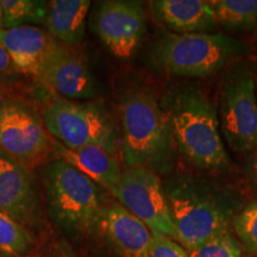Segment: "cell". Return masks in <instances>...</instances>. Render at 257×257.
Wrapping results in <instances>:
<instances>
[{"mask_svg":"<svg viewBox=\"0 0 257 257\" xmlns=\"http://www.w3.org/2000/svg\"><path fill=\"white\" fill-rule=\"evenodd\" d=\"M160 105L169 124L176 152L187 162L212 173L231 168L232 162L221 140L216 107L199 86H173Z\"/></svg>","mask_w":257,"mask_h":257,"instance_id":"6da1fadb","label":"cell"},{"mask_svg":"<svg viewBox=\"0 0 257 257\" xmlns=\"http://www.w3.org/2000/svg\"><path fill=\"white\" fill-rule=\"evenodd\" d=\"M163 187L175 240L187 251L231 231L234 217L243 207L233 193L192 175H175Z\"/></svg>","mask_w":257,"mask_h":257,"instance_id":"7a4b0ae2","label":"cell"},{"mask_svg":"<svg viewBox=\"0 0 257 257\" xmlns=\"http://www.w3.org/2000/svg\"><path fill=\"white\" fill-rule=\"evenodd\" d=\"M121 155L127 168L172 172L176 147L166 114L150 89L134 88L120 99Z\"/></svg>","mask_w":257,"mask_h":257,"instance_id":"3957f363","label":"cell"},{"mask_svg":"<svg viewBox=\"0 0 257 257\" xmlns=\"http://www.w3.org/2000/svg\"><path fill=\"white\" fill-rule=\"evenodd\" d=\"M42 182L54 223L73 238L92 233L106 202L100 187L61 159L44 167Z\"/></svg>","mask_w":257,"mask_h":257,"instance_id":"277c9868","label":"cell"},{"mask_svg":"<svg viewBox=\"0 0 257 257\" xmlns=\"http://www.w3.org/2000/svg\"><path fill=\"white\" fill-rule=\"evenodd\" d=\"M245 47L223 34L167 32L155 42L152 60L157 68L179 78H206L244 55Z\"/></svg>","mask_w":257,"mask_h":257,"instance_id":"5b68a950","label":"cell"},{"mask_svg":"<svg viewBox=\"0 0 257 257\" xmlns=\"http://www.w3.org/2000/svg\"><path fill=\"white\" fill-rule=\"evenodd\" d=\"M48 134L68 149L99 146L117 155L119 136L106 112L95 102L60 99L43 110Z\"/></svg>","mask_w":257,"mask_h":257,"instance_id":"8992f818","label":"cell"},{"mask_svg":"<svg viewBox=\"0 0 257 257\" xmlns=\"http://www.w3.org/2000/svg\"><path fill=\"white\" fill-rule=\"evenodd\" d=\"M218 119L233 152L257 149V93L255 75L249 64L234 63L225 73Z\"/></svg>","mask_w":257,"mask_h":257,"instance_id":"52a82bcc","label":"cell"},{"mask_svg":"<svg viewBox=\"0 0 257 257\" xmlns=\"http://www.w3.org/2000/svg\"><path fill=\"white\" fill-rule=\"evenodd\" d=\"M110 193L153 234L175 240L174 224L159 174L146 168H126Z\"/></svg>","mask_w":257,"mask_h":257,"instance_id":"ba28073f","label":"cell"},{"mask_svg":"<svg viewBox=\"0 0 257 257\" xmlns=\"http://www.w3.org/2000/svg\"><path fill=\"white\" fill-rule=\"evenodd\" d=\"M43 120L23 102L0 98V150L29 168L46 160L51 149Z\"/></svg>","mask_w":257,"mask_h":257,"instance_id":"9c48e42d","label":"cell"},{"mask_svg":"<svg viewBox=\"0 0 257 257\" xmlns=\"http://www.w3.org/2000/svg\"><path fill=\"white\" fill-rule=\"evenodd\" d=\"M0 212L29 231L44 226L41 198L31 170L0 150Z\"/></svg>","mask_w":257,"mask_h":257,"instance_id":"30bf717a","label":"cell"},{"mask_svg":"<svg viewBox=\"0 0 257 257\" xmlns=\"http://www.w3.org/2000/svg\"><path fill=\"white\" fill-rule=\"evenodd\" d=\"M93 25L98 37L114 56L128 59L146 34L147 12L140 2L108 0L98 6Z\"/></svg>","mask_w":257,"mask_h":257,"instance_id":"8fae6325","label":"cell"},{"mask_svg":"<svg viewBox=\"0 0 257 257\" xmlns=\"http://www.w3.org/2000/svg\"><path fill=\"white\" fill-rule=\"evenodd\" d=\"M92 233L112 257H149L153 233L119 202H105Z\"/></svg>","mask_w":257,"mask_h":257,"instance_id":"7c38bea8","label":"cell"},{"mask_svg":"<svg viewBox=\"0 0 257 257\" xmlns=\"http://www.w3.org/2000/svg\"><path fill=\"white\" fill-rule=\"evenodd\" d=\"M38 81L67 100L95 95V80L87 63L68 46L56 41L48 51Z\"/></svg>","mask_w":257,"mask_h":257,"instance_id":"4fadbf2b","label":"cell"},{"mask_svg":"<svg viewBox=\"0 0 257 257\" xmlns=\"http://www.w3.org/2000/svg\"><path fill=\"white\" fill-rule=\"evenodd\" d=\"M54 42L49 32L32 25L0 30V43L18 72L36 80Z\"/></svg>","mask_w":257,"mask_h":257,"instance_id":"5bb4252c","label":"cell"},{"mask_svg":"<svg viewBox=\"0 0 257 257\" xmlns=\"http://www.w3.org/2000/svg\"><path fill=\"white\" fill-rule=\"evenodd\" d=\"M153 14L173 34H212L217 29L210 2L204 0H156Z\"/></svg>","mask_w":257,"mask_h":257,"instance_id":"9a60e30c","label":"cell"},{"mask_svg":"<svg viewBox=\"0 0 257 257\" xmlns=\"http://www.w3.org/2000/svg\"><path fill=\"white\" fill-rule=\"evenodd\" d=\"M60 159L75 167L79 172L107 189L108 192L119 181L123 170L118 156L99 146H88L79 149H68L62 144L55 143Z\"/></svg>","mask_w":257,"mask_h":257,"instance_id":"2e32d148","label":"cell"},{"mask_svg":"<svg viewBox=\"0 0 257 257\" xmlns=\"http://www.w3.org/2000/svg\"><path fill=\"white\" fill-rule=\"evenodd\" d=\"M89 9L91 2L88 0H54L48 3V32L66 46H76L85 35Z\"/></svg>","mask_w":257,"mask_h":257,"instance_id":"e0dca14e","label":"cell"},{"mask_svg":"<svg viewBox=\"0 0 257 257\" xmlns=\"http://www.w3.org/2000/svg\"><path fill=\"white\" fill-rule=\"evenodd\" d=\"M217 25L231 32L257 31V0H212Z\"/></svg>","mask_w":257,"mask_h":257,"instance_id":"ac0fdd59","label":"cell"},{"mask_svg":"<svg viewBox=\"0 0 257 257\" xmlns=\"http://www.w3.org/2000/svg\"><path fill=\"white\" fill-rule=\"evenodd\" d=\"M36 240L23 225L0 212V253L9 257H35Z\"/></svg>","mask_w":257,"mask_h":257,"instance_id":"d6986e66","label":"cell"},{"mask_svg":"<svg viewBox=\"0 0 257 257\" xmlns=\"http://www.w3.org/2000/svg\"><path fill=\"white\" fill-rule=\"evenodd\" d=\"M3 8V29L46 23L48 3L36 0H0Z\"/></svg>","mask_w":257,"mask_h":257,"instance_id":"ffe728a7","label":"cell"},{"mask_svg":"<svg viewBox=\"0 0 257 257\" xmlns=\"http://www.w3.org/2000/svg\"><path fill=\"white\" fill-rule=\"evenodd\" d=\"M232 229L240 245L257 255V199L240 208L232 221Z\"/></svg>","mask_w":257,"mask_h":257,"instance_id":"44dd1931","label":"cell"},{"mask_svg":"<svg viewBox=\"0 0 257 257\" xmlns=\"http://www.w3.org/2000/svg\"><path fill=\"white\" fill-rule=\"evenodd\" d=\"M189 257H243V246L229 232H224L188 251Z\"/></svg>","mask_w":257,"mask_h":257,"instance_id":"7402d4cb","label":"cell"},{"mask_svg":"<svg viewBox=\"0 0 257 257\" xmlns=\"http://www.w3.org/2000/svg\"><path fill=\"white\" fill-rule=\"evenodd\" d=\"M149 257H189L184 246L169 237L153 234Z\"/></svg>","mask_w":257,"mask_h":257,"instance_id":"603a6c76","label":"cell"},{"mask_svg":"<svg viewBox=\"0 0 257 257\" xmlns=\"http://www.w3.org/2000/svg\"><path fill=\"white\" fill-rule=\"evenodd\" d=\"M37 257H79V255L64 237L53 236L44 242Z\"/></svg>","mask_w":257,"mask_h":257,"instance_id":"cb8c5ba5","label":"cell"},{"mask_svg":"<svg viewBox=\"0 0 257 257\" xmlns=\"http://www.w3.org/2000/svg\"><path fill=\"white\" fill-rule=\"evenodd\" d=\"M18 70L15 67L14 62L10 59L5 48L0 43V85L9 83L16 76Z\"/></svg>","mask_w":257,"mask_h":257,"instance_id":"d4e9b609","label":"cell"},{"mask_svg":"<svg viewBox=\"0 0 257 257\" xmlns=\"http://www.w3.org/2000/svg\"><path fill=\"white\" fill-rule=\"evenodd\" d=\"M248 172H249L250 180H251L253 186L257 188V149L255 150V153H253L251 159H250Z\"/></svg>","mask_w":257,"mask_h":257,"instance_id":"484cf974","label":"cell"},{"mask_svg":"<svg viewBox=\"0 0 257 257\" xmlns=\"http://www.w3.org/2000/svg\"><path fill=\"white\" fill-rule=\"evenodd\" d=\"M3 29V8L2 4H0V30Z\"/></svg>","mask_w":257,"mask_h":257,"instance_id":"4316f807","label":"cell"},{"mask_svg":"<svg viewBox=\"0 0 257 257\" xmlns=\"http://www.w3.org/2000/svg\"><path fill=\"white\" fill-rule=\"evenodd\" d=\"M0 257H5L4 255H2V253H0Z\"/></svg>","mask_w":257,"mask_h":257,"instance_id":"83f0119b","label":"cell"}]
</instances>
